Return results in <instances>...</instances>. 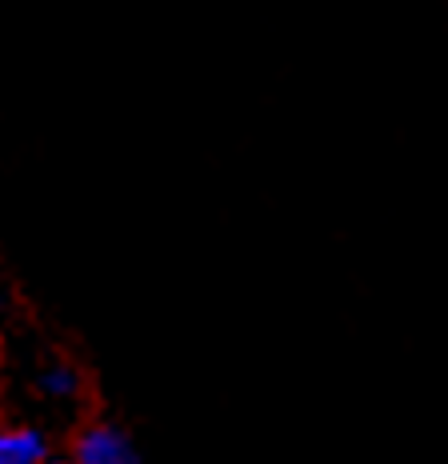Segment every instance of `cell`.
<instances>
[{"mask_svg": "<svg viewBox=\"0 0 448 464\" xmlns=\"http://www.w3.org/2000/svg\"><path fill=\"white\" fill-rule=\"evenodd\" d=\"M68 464H141V457L124 429H116L112 420H93L81 429Z\"/></svg>", "mask_w": 448, "mask_h": 464, "instance_id": "cell-1", "label": "cell"}, {"mask_svg": "<svg viewBox=\"0 0 448 464\" xmlns=\"http://www.w3.org/2000/svg\"><path fill=\"white\" fill-rule=\"evenodd\" d=\"M0 464H48V440L33 424H0Z\"/></svg>", "mask_w": 448, "mask_h": 464, "instance_id": "cell-2", "label": "cell"}, {"mask_svg": "<svg viewBox=\"0 0 448 464\" xmlns=\"http://www.w3.org/2000/svg\"><path fill=\"white\" fill-rule=\"evenodd\" d=\"M76 389H81V376H76L73 364H53V369L41 372V392L48 401H73Z\"/></svg>", "mask_w": 448, "mask_h": 464, "instance_id": "cell-3", "label": "cell"}, {"mask_svg": "<svg viewBox=\"0 0 448 464\" xmlns=\"http://www.w3.org/2000/svg\"><path fill=\"white\" fill-rule=\"evenodd\" d=\"M48 464H64V460H48Z\"/></svg>", "mask_w": 448, "mask_h": 464, "instance_id": "cell-4", "label": "cell"}]
</instances>
